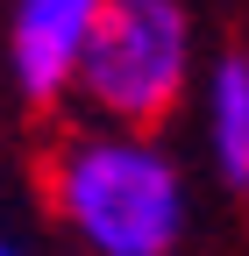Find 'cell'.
Listing matches in <instances>:
<instances>
[{
  "label": "cell",
  "mask_w": 249,
  "mask_h": 256,
  "mask_svg": "<svg viewBox=\"0 0 249 256\" xmlns=\"http://www.w3.org/2000/svg\"><path fill=\"white\" fill-rule=\"evenodd\" d=\"M0 256H36V249H28V242H22L14 228H0Z\"/></svg>",
  "instance_id": "5b68a950"
},
{
  "label": "cell",
  "mask_w": 249,
  "mask_h": 256,
  "mask_svg": "<svg viewBox=\"0 0 249 256\" xmlns=\"http://www.w3.org/2000/svg\"><path fill=\"white\" fill-rule=\"evenodd\" d=\"M192 86H200V22L185 0H107L100 8L78 72L86 121L157 136L192 100Z\"/></svg>",
  "instance_id": "7a4b0ae2"
},
{
  "label": "cell",
  "mask_w": 249,
  "mask_h": 256,
  "mask_svg": "<svg viewBox=\"0 0 249 256\" xmlns=\"http://www.w3.org/2000/svg\"><path fill=\"white\" fill-rule=\"evenodd\" d=\"M107 0H8L0 8V72L28 114H57L78 100V72Z\"/></svg>",
  "instance_id": "3957f363"
},
{
  "label": "cell",
  "mask_w": 249,
  "mask_h": 256,
  "mask_svg": "<svg viewBox=\"0 0 249 256\" xmlns=\"http://www.w3.org/2000/svg\"><path fill=\"white\" fill-rule=\"evenodd\" d=\"M43 200L78 256H178L192 228V185L171 142L100 121L50 142Z\"/></svg>",
  "instance_id": "6da1fadb"
},
{
  "label": "cell",
  "mask_w": 249,
  "mask_h": 256,
  "mask_svg": "<svg viewBox=\"0 0 249 256\" xmlns=\"http://www.w3.org/2000/svg\"><path fill=\"white\" fill-rule=\"evenodd\" d=\"M200 136L228 192H249V50H221L200 72Z\"/></svg>",
  "instance_id": "277c9868"
}]
</instances>
